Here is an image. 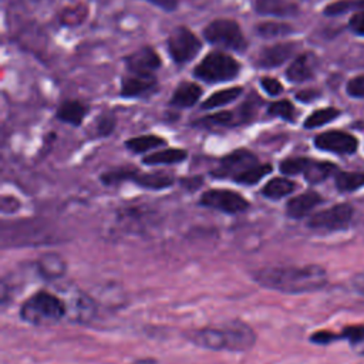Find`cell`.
<instances>
[{
	"instance_id": "6da1fadb",
	"label": "cell",
	"mask_w": 364,
	"mask_h": 364,
	"mask_svg": "<svg viewBox=\"0 0 364 364\" xmlns=\"http://www.w3.org/2000/svg\"><path fill=\"white\" fill-rule=\"evenodd\" d=\"M253 280L262 287L282 293H309L327 284V272L321 266L266 267L253 273Z\"/></svg>"
},
{
	"instance_id": "7a4b0ae2",
	"label": "cell",
	"mask_w": 364,
	"mask_h": 364,
	"mask_svg": "<svg viewBox=\"0 0 364 364\" xmlns=\"http://www.w3.org/2000/svg\"><path fill=\"white\" fill-rule=\"evenodd\" d=\"M65 314V303L55 294L46 290H40L28 297L20 309L21 318L33 326L54 324L60 321Z\"/></svg>"
},
{
	"instance_id": "3957f363",
	"label": "cell",
	"mask_w": 364,
	"mask_h": 364,
	"mask_svg": "<svg viewBox=\"0 0 364 364\" xmlns=\"http://www.w3.org/2000/svg\"><path fill=\"white\" fill-rule=\"evenodd\" d=\"M240 73V64L228 53L210 51L195 67L193 75L209 84L230 81Z\"/></svg>"
},
{
	"instance_id": "277c9868",
	"label": "cell",
	"mask_w": 364,
	"mask_h": 364,
	"mask_svg": "<svg viewBox=\"0 0 364 364\" xmlns=\"http://www.w3.org/2000/svg\"><path fill=\"white\" fill-rule=\"evenodd\" d=\"M203 37L213 46L233 50L236 53H243L247 48V41L235 20L216 18L210 21L203 28Z\"/></svg>"
},
{
	"instance_id": "5b68a950",
	"label": "cell",
	"mask_w": 364,
	"mask_h": 364,
	"mask_svg": "<svg viewBox=\"0 0 364 364\" xmlns=\"http://www.w3.org/2000/svg\"><path fill=\"white\" fill-rule=\"evenodd\" d=\"M166 48L176 64L189 63L202 48L200 40L183 26L173 28L166 40Z\"/></svg>"
},
{
	"instance_id": "8992f818",
	"label": "cell",
	"mask_w": 364,
	"mask_h": 364,
	"mask_svg": "<svg viewBox=\"0 0 364 364\" xmlns=\"http://www.w3.org/2000/svg\"><path fill=\"white\" fill-rule=\"evenodd\" d=\"M354 215V209L348 203H338L328 209L314 213L309 219V228L321 230H340L346 229Z\"/></svg>"
},
{
	"instance_id": "52a82bcc",
	"label": "cell",
	"mask_w": 364,
	"mask_h": 364,
	"mask_svg": "<svg viewBox=\"0 0 364 364\" xmlns=\"http://www.w3.org/2000/svg\"><path fill=\"white\" fill-rule=\"evenodd\" d=\"M200 205L225 213H240L249 208V202L237 192L228 189H209L200 196Z\"/></svg>"
},
{
	"instance_id": "ba28073f",
	"label": "cell",
	"mask_w": 364,
	"mask_h": 364,
	"mask_svg": "<svg viewBox=\"0 0 364 364\" xmlns=\"http://www.w3.org/2000/svg\"><path fill=\"white\" fill-rule=\"evenodd\" d=\"M259 164L253 152L247 149H236L222 158L219 166L212 172L215 178H230L235 179L237 175Z\"/></svg>"
},
{
	"instance_id": "9c48e42d",
	"label": "cell",
	"mask_w": 364,
	"mask_h": 364,
	"mask_svg": "<svg viewBox=\"0 0 364 364\" xmlns=\"http://www.w3.org/2000/svg\"><path fill=\"white\" fill-rule=\"evenodd\" d=\"M158 90L155 74H135L128 73L121 80L119 95L124 98H144L149 97Z\"/></svg>"
},
{
	"instance_id": "30bf717a",
	"label": "cell",
	"mask_w": 364,
	"mask_h": 364,
	"mask_svg": "<svg viewBox=\"0 0 364 364\" xmlns=\"http://www.w3.org/2000/svg\"><path fill=\"white\" fill-rule=\"evenodd\" d=\"M314 145L321 151L334 154H353L355 152L358 142L357 139L343 131H327L321 132L314 138Z\"/></svg>"
},
{
	"instance_id": "8fae6325",
	"label": "cell",
	"mask_w": 364,
	"mask_h": 364,
	"mask_svg": "<svg viewBox=\"0 0 364 364\" xmlns=\"http://www.w3.org/2000/svg\"><path fill=\"white\" fill-rule=\"evenodd\" d=\"M161 57L149 46H144L125 57V65L128 73L146 75L154 74L161 67Z\"/></svg>"
},
{
	"instance_id": "7c38bea8",
	"label": "cell",
	"mask_w": 364,
	"mask_h": 364,
	"mask_svg": "<svg viewBox=\"0 0 364 364\" xmlns=\"http://www.w3.org/2000/svg\"><path fill=\"white\" fill-rule=\"evenodd\" d=\"M296 48H297V43H294V41H286V43H277L273 46H267L260 50L256 64L260 68L279 67L296 53Z\"/></svg>"
},
{
	"instance_id": "4fadbf2b",
	"label": "cell",
	"mask_w": 364,
	"mask_h": 364,
	"mask_svg": "<svg viewBox=\"0 0 364 364\" xmlns=\"http://www.w3.org/2000/svg\"><path fill=\"white\" fill-rule=\"evenodd\" d=\"M193 344L208 350H228L225 327H205L193 330L186 336Z\"/></svg>"
},
{
	"instance_id": "5bb4252c",
	"label": "cell",
	"mask_w": 364,
	"mask_h": 364,
	"mask_svg": "<svg viewBox=\"0 0 364 364\" xmlns=\"http://www.w3.org/2000/svg\"><path fill=\"white\" fill-rule=\"evenodd\" d=\"M317 58L313 53H303L286 70V77L291 82H303L313 77Z\"/></svg>"
},
{
	"instance_id": "9a60e30c",
	"label": "cell",
	"mask_w": 364,
	"mask_h": 364,
	"mask_svg": "<svg viewBox=\"0 0 364 364\" xmlns=\"http://www.w3.org/2000/svg\"><path fill=\"white\" fill-rule=\"evenodd\" d=\"M323 202V198L317 192H304L291 198L286 205V212L293 219H301L307 216L316 206Z\"/></svg>"
},
{
	"instance_id": "2e32d148",
	"label": "cell",
	"mask_w": 364,
	"mask_h": 364,
	"mask_svg": "<svg viewBox=\"0 0 364 364\" xmlns=\"http://www.w3.org/2000/svg\"><path fill=\"white\" fill-rule=\"evenodd\" d=\"M255 10L262 16L274 17H293L299 13L297 4L289 0H256Z\"/></svg>"
},
{
	"instance_id": "e0dca14e",
	"label": "cell",
	"mask_w": 364,
	"mask_h": 364,
	"mask_svg": "<svg viewBox=\"0 0 364 364\" xmlns=\"http://www.w3.org/2000/svg\"><path fill=\"white\" fill-rule=\"evenodd\" d=\"M200 97H202V88L196 82L185 81L176 87L169 102L171 105L178 108H189V107H193Z\"/></svg>"
},
{
	"instance_id": "ac0fdd59",
	"label": "cell",
	"mask_w": 364,
	"mask_h": 364,
	"mask_svg": "<svg viewBox=\"0 0 364 364\" xmlns=\"http://www.w3.org/2000/svg\"><path fill=\"white\" fill-rule=\"evenodd\" d=\"M88 112V107L77 100H67L61 102V105L57 108L55 117L65 124L78 127L82 124L85 115Z\"/></svg>"
},
{
	"instance_id": "d6986e66",
	"label": "cell",
	"mask_w": 364,
	"mask_h": 364,
	"mask_svg": "<svg viewBox=\"0 0 364 364\" xmlns=\"http://www.w3.org/2000/svg\"><path fill=\"white\" fill-rule=\"evenodd\" d=\"M38 273L48 280H54L65 273V263L58 255H44L38 260Z\"/></svg>"
},
{
	"instance_id": "ffe728a7",
	"label": "cell",
	"mask_w": 364,
	"mask_h": 364,
	"mask_svg": "<svg viewBox=\"0 0 364 364\" xmlns=\"http://www.w3.org/2000/svg\"><path fill=\"white\" fill-rule=\"evenodd\" d=\"M296 189V183L284 176H279V178H273L270 179L262 189L263 196L269 198V199H280L284 198L287 195H290L293 191Z\"/></svg>"
},
{
	"instance_id": "44dd1931",
	"label": "cell",
	"mask_w": 364,
	"mask_h": 364,
	"mask_svg": "<svg viewBox=\"0 0 364 364\" xmlns=\"http://www.w3.org/2000/svg\"><path fill=\"white\" fill-rule=\"evenodd\" d=\"M188 152L179 148H168L162 151H156L144 156L142 162L146 165H162V164H178L186 159Z\"/></svg>"
},
{
	"instance_id": "7402d4cb",
	"label": "cell",
	"mask_w": 364,
	"mask_h": 364,
	"mask_svg": "<svg viewBox=\"0 0 364 364\" xmlns=\"http://www.w3.org/2000/svg\"><path fill=\"white\" fill-rule=\"evenodd\" d=\"M242 91H243L242 87H230V88L219 90V91L210 94L202 102V109H213V108L223 107V105L235 101L242 94Z\"/></svg>"
},
{
	"instance_id": "603a6c76",
	"label": "cell",
	"mask_w": 364,
	"mask_h": 364,
	"mask_svg": "<svg viewBox=\"0 0 364 364\" xmlns=\"http://www.w3.org/2000/svg\"><path fill=\"white\" fill-rule=\"evenodd\" d=\"M132 182L146 189H165L173 183V178L166 173H141L136 171Z\"/></svg>"
},
{
	"instance_id": "cb8c5ba5",
	"label": "cell",
	"mask_w": 364,
	"mask_h": 364,
	"mask_svg": "<svg viewBox=\"0 0 364 364\" xmlns=\"http://www.w3.org/2000/svg\"><path fill=\"white\" fill-rule=\"evenodd\" d=\"M164 144H165V139L158 135H141V136H134L125 141L127 149H129L134 154H144Z\"/></svg>"
},
{
	"instance_id": "d4e9b609",
	"label": "cell",
	"mask_w": 364,
	"mask_h": 364,
	"mask_svg": "<svg viewBox=\"0 0 364 364\" xmlns=\"http://www.w3.org/2000/svg\"><path fill=\"white\" fill-rule=\"evenodd\" d=\"M334 171H336V166L330 162H318V161L310 159L303 175L310 183H318V182L327 179Z\"/></svg>"
},
{
	"instance_id": "484cf974",
	"label": "cell",
	"mask_w": 364,
	"mask_h": 364,
	"mask_svg": "<svg viewBox=\"0 0 364 364\" xmlns=\"http://www.w3.org/2000/svg\"><path fill=\"white\" fill-rule=\"evenodd\" d=\"M293 31V27L286 23H277V21H263L256 24L255 33L262 38H274L280 36H287Z\"/></svg>"
},
{
	"instance_id": "4316f807",
	"label": "cell",
	"mask_w": 364,
	"mask_h": 364,
	"mask_svg": "<svg viewBox=\"0 0 364 364\" xmlns=\"http://www.w3.org/2000/svg\"><path fill=\"white\" fill-rule=\"evenodd\" d=\"M270 172H272L270 164H256V165L250 166L249 169H246L245 172H242L240 175H237L233 181L243 183V185H255Z\"/></svg>"
},
{
	"instance_id": "83f0119b",
	"label": "cell",
	"mask_w": 364,
	"mask_h": 364,
	"mask_svg": "<svg viewBox=\"0 0 364 364\" xmlns=\"http://www.w3.org/2000/svg\"><path fill=\"white\" fill-rule=\"evenodd\" d=\"M364 185V173L340 172L336 176V186L341 192H353Z\"/></svg>"
},
{
	"instance_id": "f1b7e54d",
	"label": "cell",
	"mask_w": 364,
	"mask_h": 364,
	"mask_svg": "<svg viewBox=\"0 0 364 364\" xmlns=\"http://www.w3.org/2000/svg\"><path fill=\"white\" fill-rule=\"evenodd\" d=\"M340 114L338 109L333 108V107H328V108H321V109H317L314 112H311L306 121H304V127L306 128H317V127H321L330 121H333L334 118H337Z\"/></svg>"
},
{
	"instance_id": "f546056e",
	"label": "cell",
	"mask_w": 364,
	"mask_h": 364,
	"mask_svg": "<svg viewBox=\"0 0 364 364\" xmlns=\"http://www.w3.org/2000/svg\"><path fill=\"white\" fill-rule=\"evenodd\" d=\"M267 112L273 117H279L284 121H294V107L289 100H279L270 102L267 107Z\"/></svg>"
},
{
	"instance_id": "4dcf8cb0",
	"label": "cell",
	"mask_w": 364,
	"mask_h": 364,
	"mask_svg": "<svg viewBox=\"0 0 364 364\" xmlns=\"http://www.w3.org/2000/svg\"><path fill=\"white\" fill-rule=\"evenodd\" d=\"M364 7V0H338L334 3H330L328 6L324 7V14L326 16H338L343 14L348 10L360 9Z\"/></svg>"
},
{
	"instance_id": "1f68e13d",
	"label": "cell",
	"mask_w": 364,
	"mask_h": 364,
	"mask_svg": "<svg viewBox=\"0 0 364 364\" xmlns=\"http://www.w3.org/2000/svg\"><path fill=\"white\" fill-rule=\"evenodd\" d=\"M259 102L260 100L252 94L246 98V101L239 107L237 109V121L239 124H243V122H249L253 119V117L256 115V111H257V107H259Z\"/></svg>"
},
{
	"instance_id": "d6a6232c",
	"label": "cell",
	"mask_w": 364,
	"mask_h": 364,
	"mask_svg": "<svg viewBox=\"0 0 364 364\" xmlns=\"http://www.w3.org/2000/svg\"><path fill=\"white\" fill-rule=\"evenodd\" d=\"M309 158H287L280 162V171L284 175H299L303 173L309 165Z\"/></svg>"
},
{
	"instance_id": "836d02e7",
	"label": "cell",
	"mask_w": 364,
	"mask_h": 364,
	"mask_svg": "<svg viewBox=\"0 0 364 364\" xmlns=\"http://www.w3.org/2000/svg\"><path fill=\"white\" fill-rule=\"evenodd\" d=\"M202 124L208 125H220V127H228L232 124H239L236 115L232 111H220L216 114H212L203 119H200Z\"/></svg>"
},
{
	"instance_id": "e575fe53",
	"label": "cell",
	"mask_w": 364,
	"mask_h": 364,
	"mask_svg": "<svg viewBox=\"0 0 364 364\" xmlns=\"http://www.w3.org/2000/svg\"><path fill=\"white\" fill-rule=\"evenodd\" d=\"M95 128H97L98 135H101V136L109 135L115 128V117L111 114L100 115L95 122Z\"/></svg>"
},
{
	"instance_id": "d590c367",
	"label": "cell",
	"mask_w": 364,
	"mask_h": 364,
	"mask_svg": "<svg viewBox=\"0 0 364 364\" xmlns=\"http://www.w3.org/2000/svg\"><path fill=\"white\" fill-rule=\"evenodd\" d=\"M260 87L264 90V92L267 95H272V97L279 95L283 91V85L280 84V81L273 77H262Z\"/></svg>"
},
{
	"instance_id": "8d00e7d4",
	"label": "cell",
	"mask_w": 364,
	"mask_h": 364,
	"mask_svg": "<svg viewBox=\"0 0 364 364\" xmlns=\"http://www.w3.org/2000/svg\"><path fill=\"white\" fill-rule=\"evenodd\" d=\"M347 92L355 98L364 97V75H357L351 78L347 84Z\"/></svg>"
},
{
	"instance_id": "74e56055",
	"label": "cell",
	"mask_w": 364,
	"mask_h": 364,
	"mask_svg": "<svg viewBox=\"0 0 364 364\" xmlns=\"http://www.w3.org/2000/svg\"><path fill=\"white\" fill-rule=\"evenodd\" d=\"M350 28L354 33L364 36V11H358L350 18Z\"/></svg>"
},
{
	"instance_id": "f35d334b",
	"label": "cell",
	"mask_w": 364,
	"mask_h": 364,
	"mask_svg": "<svg viewBox=\"0 0 364 364\" xmlns=\"http://www.w3.org/2000/svg\"><path fill=\"white\" fill-rule=\"evenodd\" d=\"M146 1L152 3L154 6H156L165 11H173L179 4V0H146Z\"/></svg>"
},
{
	"instance_id": "ab89813d",
	"label": "cell",
	"mask_w": 364,
	"mask_h": 364,
	"mask_svg": "<svg viewBox=\"0 0 364 364\" xmlns=\"http://www.w3.org/2000/svg\"><path fill=\"white\" fill-rule=\"evenodd\" d=\"M318 95H320V94H318L316 90H303V91H300V92L296 94V98L300 100V101H303V102H309V101L317 98Z\"/></svg>"
},
{
	"instance_id": "60d3db41",
	"label": "cell",
	"mask_w": 364,
	"mask_h": 364,
	"mask_svg": "<svg viewBox=\"0 0 364 364\" xmlns=\"http://www.w3.org/2000/svg\"><path fill=\"white\" fill-rule=\"evenodd\" d=\"M353 287L357 293L364 296V273H360L353 279Z\"/></svg>"
},
{
	"instance_id": "b9f144b4",
	"label": "cell",
	"mask_w": 364,
	"mask_h": 364,
	"mask_svg": "<svg viewBox=\"0 0 364 364\" xmlns=\"http://www.w3.org/2000/svg\"><path fill=\"white\" fill-rule=\"evenodd\" d=\"M132 364H156V360H154V358H138Z\"/></svg>"
},
{
	"instance_id": "7bdbcfd3",
	"label": "cell",
	"mask_w": 364,
	"mask_h": 364,
	"mask_svg": "<svg viewBox=\"0 0 364 364\" xmlns=\"http://www.w3.org/2000/svg\"><path fill=\"white\" fill-rule=\"evenodd\" d=\"M354 348L357 350V353H360L361 355H364V340L361 341V343H358V344H355L354 346Z\"/></svg>"
}]
</instances>
